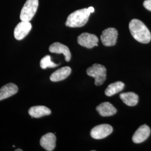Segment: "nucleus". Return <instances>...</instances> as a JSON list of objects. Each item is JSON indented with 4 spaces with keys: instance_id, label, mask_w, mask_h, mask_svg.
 <instances>
[{
    "instance_id": "14",
    "label": "nucleus",
    "mask_w": 151,
    "mask_h": 151,
    "mask_svg": "<svg viewBox=\"0 0 151 151\" xmlns=\"http://www.w3.org/2000/svg\"><path fill=\"white\" fill-rule=\"evenodd\" d=\"M71 73L70 67H64L53 72L50 77V80L52 82L62 81L68 77Z\"/></svg>"
},
{
    "instance_id": "3",
    "label": "nucleus",
    "mask_w": 151,
    "mask_h": 151,
    "mask_svg": "<svg viewBox=\"0 0 151 151\" xmlns=\"http://www.w3.org/2000/svg\"><path fill=\"white\" fill-rule=\"evenodd\" d=\"M87 74L95 78V84L100 86L105 82L106 77V68L100 64H93L87 70Z\"/></svg>"
},
{
    "instance_id": "5",
    "label": "nucleus",
    "mask_w": 151,
    "mask_h": 151,
    "mask_svg": "<svg viewBox=\"0 0 151 151\" xmlns=\"http://www.w3.org/2000/svg\"><path fill=\"white\" fill-rule=\"evenodd\" d=\"M118 31L114 27H109L104 30L101 35V40L104 45L111 47L116 43L118 38Z\"/></svg>"
},
{
    "instance_id": "16",
    "label": "nucleus",
    "mask_w": 151,
    "mask_h": 151,
    "mask_svg": "<svg viewBox=\"0 0 151 151\" xmlns=\"http://www.w3.org/2000/svg\"><path fill=\"white\" fill-rule=\"evenodd\" d=\"M120 98L124 104L130 106L136 105L139 100L138 96L132 92L122 93L120 95Z\"/></svg>"
},
{
    "instance_id": "11",
    "label": "nucleus",
    "mask_w": 151,
    "mask_h": 151,
    "mask_svg": "<svg viewBox=\"0 0 151 151\" xmlns=\"http://www.w3.org/2000/svg\"><path fill=\"white\" fill-rule=\"evenodd\" d=\"M56 137L53 133H49L43 135L40 140L41 146L46 151H52L54 150L55 147Z\"/></svg>"
},
{
    "instance_id": "15",
    "label": "nucleus",
    "mask_w": 151,
    "mask_h": 151,
    "mask_svg": "<svg viewBox=\"0 0 151 151\" xmlns=\"http://www.w3.org/2000/svg\"><path fill=\"white\" fill-rule=\"evenodd\" d=\"M51 114V110L45 106H35L30 108L29 114L33 118H39Z\"/></svg>"
},
{
    "instance_id": "9",
    "label": "nucleus",
    "mask_w": 151,
    "mask_h": 151,
    "mask_svg": "<svg viewBox=\"0 0 151 151\" xmlns=\"http://www.w3.org/2000/svg\"><path fill=\"white\" fill-rule=\"evenodd\" d=\"M151 133L150 127L146 125H143L136 130L132 137L134 143L138 144L143 142L149 137Z\"/></svg>"
},
{
    "instance_id": "8",
    "label": "nucleus",
    "mask_w": 151,
    "mask_h": 151,
    "mask_svg": "<svg viewBox=\"0 0 151 151\" xmlns=\"http://www.w3.org/2000/svg\"><path fill=\"white\" fill-rule=\"evenodd\" d=\"M32 28L30 22L22 21L19 22L14 29V37L17 40H21L25 38Z\"/></svg>"
},
{
    "instance_id": "13",
    "label": "nucleus",
    "mask_w": 151,
    "mask_h": 151,
    "mask_svg": "<svg viewBox=\"0 0 151 151\" xmlns=\"http://www.w3.org/2000/svg\"><path fill=\"white\" fill-rule=\"evenodd\" d=\"M18 91V87L13 83H7L0 89V101L11 97Z\"/></svg>"
},
{
    "instance_id": "19",
    "label": "nucleus",
    "mask_w": 151,
    "mask_h": 151,
    "mask_svg": "<svg viewBox=\"0 0 151 151\" xmlns=\"http://www.w3.org/2000/svg\"><path fill=\"white\" fill-rule=\"evenodd\" d=\"M143 6L147 10L151 11V0H146L143 2Z\"/></svg>"
},
{
    "instance_id": "20",
    "label": "nucleus",
    "mask_w": 151,
    "mask_h": 151,
    "mask_svg": "<svg viewBox=\"0 0 151 151\" xmlns=\"http://www.w3.org/2000/svg\"><path fill=\"white\" fill-rule=\"evenodd\" d=\"M15 151H22V150L21 149H17V150H16Z\"/></svg>"
},
{
    "instance_id": "1",
    "label": "nucleus",
    "mask_w": 151,
    "mask_h": 151,
    "mask_svg": "<svg viewBox=\"0 0 151 151\" xmlns=\"http://www.w3.org/2000/svg\"><path fill=\"white\" fill-rule=\"evenodd\" d=\"M129 28L132 37L138 42L147 44L151 41V32L145 24L140 20L138 19L131 20Z\"/></svg>"
},
{
    "instance_id": "12",
    "label": "nucleus",
    "mask_w": 151,
    "mask_h": 151,
    "mask_svg": "<svg viewBox=\"0 0 151 151\" xmlns=\"http://www.w3.org/2000/svg\"><path fill=\"white\" fill-rule=\"evenodd\" d=\"M96 110L99 114L104 116H111L116 113L117 110L113 105L108 102H104L99 105L96 107Z\"/></svg>"
},
{
    "instance_id": "2",
    "label": "nucleus",
    "mask_w": 151,
    "mask_h": 151,
    "mask_svg": "<svg viewBox=\"0 0 151 151\" xmlns=\"http://www.w3.org/2000/svg\"><path fill=\"white\" fill-rule=\"evenodd\" d=\"M95 9L93 7L80 9L71 13L68 16L65 25L68 27H79L84 26L86 24L91 13L93 12Z\"/></svg>"
},
{
    "instance_id": "10",
    "label": "nucleus",
    "mask_w": 151,
    "mask_h": 151,
    "mask_svg": "<svg viewBox=\"0 0 151 151\" xmlns=\"http://www.w3.org/2000/svg\"><path fill=\"white\" fill-rule=\"evenodd\" d=\"M49 50L51 53L60 54L62 53L65 55V60L67 62H69L71 58V54L69 48L64 44L56 42L50 45Z\"/></svg>"
},
{
    "instance_id": "7",
    "label": "nucleus",
    "mask_w": 151,
    "mask_h": 151,
    "mask_svg": "<svg viewBox=\"0 0 151 151\" xmlns=\"http://www.w3.org/2000/svg\"><path fill=\"white\" fill-rule=\"evenodd\" d=\"M77 42L80 45L87 48H92L97 46L99 39L96 35L88 32H83L78 36Z\"/></svg>"
},
{
    "instance_id": "4",
    "label": "nucleus",
    "mask_w": 151,
    "mask_h": 151,
    "mask_svg": "<svg viewBox=\"0 0 151 151\" xmlns=\"http://www.w3.org/2000/svg\"><path fill=\"white\" fill-rule=\"evenodd\" d=\"M38 5V0H27L20 12V18L21 21H31L37 11Z\"/></svg>"
},
{
    "instance_id": "17",
    "label": "nucleus",
    "mask_w": 151,
    "mask_h": 151,
    "mask_svg": "<svg viewBox=\"0 0 151 151\" xmlns=\"http://www.w3.org/2000/svg\"><path fill=\"white\" fill-rule=\"evenodd\" d=\"M124 83L121 81H117L110 84L105 91V93L108 96H111L114 95L122 91L124 88Z\"/></svg>"
},
{
    "instance_id": "18",
    "label": "nucleus",
    "mask_w": 151,
    "mask_h": 151,
    "mask_svg": "<svg viewBox=\"0 0 151 151\" xmlns=\"http://www.w3.org/2000/svg\"><path fill=\"white\" fill-rule=\"evenodd\" d=\"M40 65L42 69H46L47 68L56 67L58 65L55 64L53 62H52L50 56L47 55L41 60L40 62Z\"/></svg>"
},
{
    "instance_id": "6",
    "label": "nucleus",
    "mask_w": 151,
    "mask_h": 151,
    "mask_svg": "<svg viewBox=\"0 0 151 151\" xmlns=\"http://www.w3.org/2000/svg\"><path fill=\"white\" fill-rule=\"evenodd\" d=\"M113 127L109 124L99 125L91 130L90 135L92 138L95 139H101L108 137L113 132Z\"/></svg>"
}]
</instances>
